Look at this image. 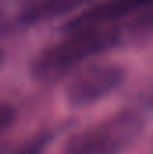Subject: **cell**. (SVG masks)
<instances>
[{"label":"cell","instance_id":"3957f363","mask_svg":"<svg viewBox=\"0 0 153 154\" xmlns=\"http://www.w3.org/2000/svg\"><path fill=\"white\" fill-rule=\"evenodd\" d=\"M124 70L114 63H94L77 68L65 86V99L70 106L83 108L106 99L122 84Z\"/></svg>","mask_w":153,"mask_h":154},{"label":"cell","instance_id":"7a4b0ae2","mask_svg":"<svg viewBox=\"0 0 153 154\" xmlns=\"http://www.w3.org/2000/svg\"><path fill=\"white\" fill-rule=\"evenodd\" d=\"M142 118L122 111L72 136L63 154H121L142 134Z\"/></svg>","mask_w":153,"mask_h":154},{"label":"cell","instance_id":"9c48e42d","mask_svg":"<svg viewBox=\"0 0 153 154\" xmlns=\"http://www.w3.org/2000/svg\"><path fill=\"white\" fill-rule=\"evenodd\" d=\"M2 61H4V52L0 50V65H2Z\"/></svg>","mask_w":153,"mask_h":154},{"label":"cell","instance_id":"277c9868","mask_svg":"<svg viewBox=\"0 0 153 154\" xmlns=\"http://www.w3.org/2000/svg\"><path fill=\"white\" fill-rule=\"evenodd\" d=\"M150 0H103L99 4H94L86 11L76 14L65 27L67 32H79V31H90V29H103L110 27L112 23L130 16L142 5H146Z\"/></svg>","mask_w":153,"mask_h":154},{"label":"cell","instance_id":"8992f818","mask_svg":"<svg viewBox=\"0 0 153 154\" xmlns=\"http://www.w3.org/2000/svg\"><path fill=\"white\" fill-rule=\"evenodd\" d=\"M49 143V138L45 134H36L29 140H25L22 145H18L13 154H43Z\"/></svg>","mask_w":153,"mask_h":154},{"label":"cell","instance_id":"6da1fadb","mask_svg":"<svg viewBox=\"0 0 153 154\" xmlns=\"http://www.w3.org/2000/svg\"><path fill=\"white\" fill-rule=\"evenodd\" d=\"M119 43L114 27L70 32L69 38L45 48L31 65V77L40 82H56L81 68L90 57L110 50Z\"/></svg>","mask_w":153,"mask_h":154},{"label":"cell","instance_id":"52a82bcc","mask_svg":"<svg viewBox=\"0 0 153 154\" xmlns=\"http://www.w3.org/2000/svg\"><path fill=\"white\" fill-rule=\"evenodd\" d=\"M15 109L9 104H2L0 102V134H4L15 122Z\"/></svg>","mask_w":153,"mask_h":154},{"label":"cell","instance_id":"5b68a950","mask_svg":"<svg viewBox=\"0 0 153 154\" xmlns=\"http://www.w3.org/2000/svg\"><path fill=\"white\" fill-rule=\"evenodd\" d=\"M92 0H29L24 9V20L29 23L47 22L56 16L76 11Z\"/></svg>","mask_w":153,"mask_h":154},{"label":"cell","instance_id":"ba28073f","mask_svg":"<svg viewBox=\"0 0 153 154\" xmlns=\"http://www.w3.org/2000/svg\"><path fill=\"white\" fill-rule=\"evenodd\" d=\"M146 100H148V102L153 106V82H150V86H148V91H146Z\"/></svg>","mask_w":153,"mask_h":154}]
</instances>
